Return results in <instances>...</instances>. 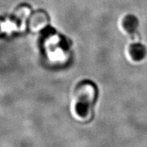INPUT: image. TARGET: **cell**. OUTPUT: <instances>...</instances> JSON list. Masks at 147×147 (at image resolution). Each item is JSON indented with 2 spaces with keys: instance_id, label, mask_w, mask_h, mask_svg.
Listing matches in <instances>:
<instances>
[{
  "instance_id": "6da1fadb",
  "label": "cell",
  "mask_w": 147,
  "mask_h": 147,
  "mask_svg": "<svg viewBox=\"0 0 147 147\" xmlns=\"http://www.w3.org/2000/svg\"><path fill=\"white\" fill-rule=\"evenodd\" d=\"M97 96V87L92 81L82 80L77 84L74 90L70 105L71 116L75 120L80 122L91 120Z\"/></svg>"
},
{
  "instance_id": "7a4b0ae2",
  "label": "cell",
  "mask_w": 147,
  "mask_h": 147,
  "mask_svg": "<svg viewBox=\"0 0 147 147\" xmlns=\"http://www.w3.org/2000/svg\"><path fill=\"white\" fill-rule=\"evenodd\" d=\"M49 18L43 11H36L30 14L27 20V26L31 32L38 33L49 25Z\"/></svg>"
},
{
  "instance_id": "3957f363",
  "label": "cell",
  "mask_w": 147,
  "mask_h": 147,
  "mask_svg": "<svg viewBox=\"0 0 147 147\" xmlns=\"http://www.w3.org/2000/svg\"><path fill=\"white\" fill-rule=\"evenodd\" d=\"M139 26V21L138 18L133 14H127L122 18L120 22L121 30L125 34L133 35L137 32Z\"/></svg>"
},
{
  "instance_id": "277c9868",
  "label": "cell",
  "mask_w": 147,
  "mask_h": 147,
  "mask_svg": "<svg viewBox=\"0 0 147 147\" xmlns=\"http://www.w3.org/2000/svg\"><path fill=\"white\" fill-rule=\"evenodd\" d=\"M127 53L132 61L139 62L142 61L146 57L147 50L146 48L142 44L139 42L132 43L129 46L127 50Z\"/></svg>"
}]
</instances>
